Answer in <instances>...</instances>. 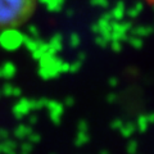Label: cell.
I'll list each match as a JSON object with an SVG mask.
<instances>
[{
	"label": "cell",
	"mask_w": 154,
	"mask_h": 154,
	"mask_svg": "<svg viewBox=\"0 0 154 154\" xmlns=\"http://www.w3.org/2000/svg\"><path fill=\"white\" fill-rule=\"evenodd\" d=\"M37 7V0H0V31L23 26Z\"/></svg>",
	"instance_id": "6da1fadb"
},
{
	"label": "cell",
	"mask_w": 154,
	"mask_h": 154,
	"mask_svg": "<svg viewBox=\"0 0 154 154\" xmlns=\"http://www.w3.org/2000/svg\"><path fill=\"white\" fill-rule=\"evenodd\" d=\"M144 2H146V3H150V4H154V0H144Z\"/></svg>",
	"instance_id": "7a4b0ae2"
}]
</instances>
